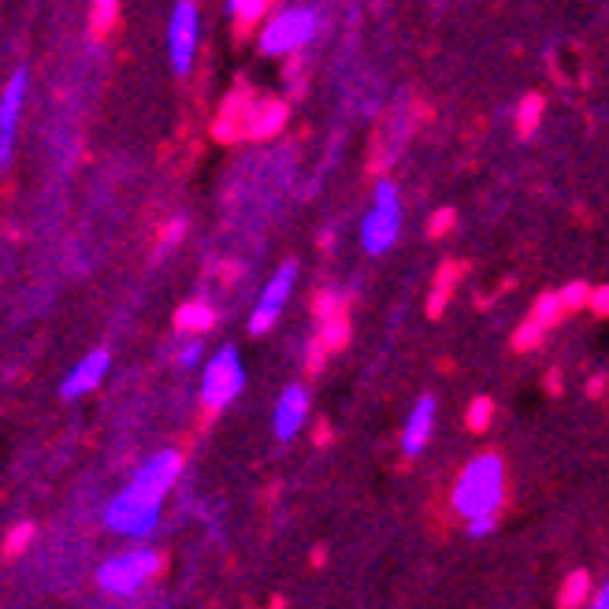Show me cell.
Segmentation results:
<instances>
[{
    "label": "cell",
    "instance_id": "7a4b0ae2",
    "mask_svg": "<svg viewBox=\"0 0 609 609\" xmlns=\"http://www.w3.org/2000/svg\"><path fill=\"white\" fill-rule=\"evenodd\" d=\"M502 498H506V465L498 454H479L461 468L457 484H454V513L468 520H479V517H495L502 509Z\"/></svg>",
    "mask_w": 609,
    "mask_h": 609
},
{
    "label": "cell",
    "instance_id": "5b68a950",
    "mask_svg": "<svg viewBox=\"0 0 609 609\" xmlns=\"http://www.w3.org/2000/svg\"><path fill=\"white\" fill-rule=\"evenodd\" d=\"M245 387V368H242V357L231 342H223L220 350L204 361V376H201V406L212 412H223L231 406L234 398L242 395Z\"/></svg>",
    "mask_w": 609,
    "mask_h": 609
},
{
    "label": "cell",
    "instance_id": "7c38bea8",
    "mask_svg": "<svg viewBox=\"0 0 609 609\" xmlns=\"http://www.w3.org/2000/svg\"><path fill=\"white\" fill-rule=\"evenodd\" d=\"M435 417H439L435 398H431V395L417 398V406H412L409 417H406V428H401V454H406V457H417L420 450L428 446L431 431H435Z\"/></svg>",
    "mask_w": 609,
    "mask_h": 609
},
{
    "label": "cell",
    "instance_id": "484cf974",
    "mask_svg": "<svg viewBox=\"0 0 609 609\" xmlns=\"http://www.w3.org/2000/svg\"><path fill=\"white\" fill-rule=\"evenodd\" d=\"M112 26H115V4H97L90 15V34L101 37L104 31H112Z\"/></svg>",
    "mask_w": 609,
    "mask_h": 609
},
{
    "label": "cell",
    "instance_id": "6da1fadb",
    "mask_svg": "<svg viewBox=\"0 0 609 609\" xmlns=\"http://www.w3.org/2000/svg\"><path fill=\"white\" fill-rule=\"evenodd\" d=\"M179 476H182L179 450H160V454L145 457L134 468L131 484L104 506V528L123 539H150L156 524H160V509L168 502L171 487L179 484Z\"/></svg>",
    "mask_w": 609,
    "mask_h": 609
},
{
    "label": "cell",
    "instance_id": "d4e9b609",
    "mask_svg": "<svg viewBox=\"0 0 609 609\" xmlns=\"http://www.w3.org/2000/svg\"><path fill=\"white\" fill-rule=\"evenodd\" d=\"M182 234H186V220H182V215H175V220H168V228L160 231V242H156V250H160V257H164V253H171L175 245H179Z\"/></svg>",
    "mask_w": 609,
    "mask_h": 609
},
{
    "label": "cell",
    "instance_id": "5bb4252c",
    "mask_svg": "<svg viewBox=\"0 0 609 609\" xmlns=\"http://www.w3.org/2000/svg\"><path fill=\"white\" fill-rule=\"evenodd\" d=\"M212 323H215V309L209 301H201V298L182 301L179 312H175V331H182V335H190V339H198V335H204V331H212Z\"/></svg>",
    "mask_w": 609,
    "mask_h": 609
},
{
    "label": "cell",
    "instance_id": "30bf717a",
    "mask_svg": "<svg viewBox=\"0 0 609 609\" xmlns=\"http://www.w3.org/2000/svg\"><path fill=\"white\" fill-rule=\"evenodd\" d=\"M108 368H112V353H108V350H93V353H86V357L78 361V365L64 376V383H60V398L75 401V398L93 395V390L104 383Z\"/></svg>",
    "mask_w": 609,
    "mask_h": 609
},
{
    "label": "cell",
    "instance_id": "8992f818",
    "mask_svg": "<svg viewBox=\"0 0 609 609\" xmlns=\"http://www.w3.org/2000/svg\"><path fill=\"white\" fill-rule=\"evenodd\" d=\"M398 234H401V198L395 182L383 179L376 186V193H372L368 215L361 220V245H365L372 257H379V253L395 250Z\"/></svg>",
    "mask_w": 609,
    "mask_h": 609
},
{
    "label": "cell",
    "instance_id": "e0dca14e",
    "mask_svg": "<svg viewBox=\"0 0 609 609\" xmlns=\"http://www.w3.org/2000/svg\"><path fill=\"white\" fill-rule=\"evenodd\" d=\"M346 339H350V323H346V317H335V320H323L320 323V335H317V342L323 350H342L346 346Z\"/></svg>",
    "mask_w": 609,
    "mask_h": 609
},
{
    "label": "cell",
    "instance_id": "8fae6325",
    "mask_svg": "<svg viewBox=\"0 0 609 609\" xmlns=\"http://www.w3.org/2000/svg\"><path fill=\"white\" fill-rule=\"evenodd\" d=\"M304 420H309V390H304L301 383H290V387L279 395V401H275V412H272L275 439L290 442L304 428Z\"/></svg>",
    "mask_w": 609,
    "mask_h": 609
},
{
    "label": "cell",
    "instance_id": "d6986e66",
    "mask_svg": "<svg viewBox=\"0 0 609 609\" xmlns=\"http://www.w3.org/2000/svg\"><path fill=\"white\" fill-rule=\"evenodd\" d=\"M34 535H37V532H34V524H31V520H23V524H15L12 532L4 535V554H8V557H19Z\"/></svg>",
    "mask_w": 609,
    "mask_h": 609
},
{
    "label": "cell",
    "instance_id": "4dcf8cb0",
    "mask_svg": "<svg viewBox=\"0 0 609 609\" xmlns=\"http://www.w3.org/2000/svg\"><path fill=\"white\" fill-rule=\"evenodd\" d=\"M591 609H609V579L602 587H598V595H595V602H591Z\"/></svg>",
    "mask_w": 609,
    "mask_h": 609
},
{
    "label": "cell",
    "instance_id": "9c48e42d",
    "mask_svg": "<svg viewBox=\"0 0 609 609\" xmlns=\"http://www.w3.org/2000/svg\"><path fill=\"white\" fill-rule=\"evenodd\" d=\"M294 279H298V264L294 261L279 264V272L268 279V287L261 290V298L250 312V335H264V331L275 328V320L283 317V309H287V301H290Z\"/></svg>",
    "mask_w": 609,
    "mask_h": 609
},
{
    "label": "cell",
    "instance_id": "1f68e13d",
    "mask_svg": "<svg viewBox=\"0 0 609 609\" xmlns=\"http://www.w3.org/2000/svg\"><path fill=\"white\" fill-rule=\"evenodd\" d=\"M272 606H275V609H283V602H272Z\"/></svg>",
    "mask_w": 609,
    "mask_h": 609
},
{
    "label": "cell",
    "instance_id": "f546056e",
    "mask_svg": "<svg viewBox=\"0 0 609 609\" xmlns=\"http://www.w3.org/2000/svg\"><path fill=\"white\" fill-rule=\"evenodd\" d=\"M450 223H454V212H450V209H442V212L435 215V220H431V234H442V231L450 228Z\"/></svg>",
    "mask_w": 609,
    "mask_h": 609
},
{
    "label": "cell",
    "instance_id": "4316f807",
    "mask_svg": "<svg viewBox=\"0 0 609 609\" xmlns=\"http://www.w3.org/2000/svg\"><path fill=\"white\" fill-rule=\"evenodd\" d=\"M546 328H539L535 320H528V323H520L517 328V350H532V346H539V335H543Z\"/></svg>",
    "mask_w": 609,
    "mask_h": 609
},
{
    "label": "cell",
    "instance_id": "2e32d148",
    "mask_svg": "<svg viewBox=\"0 0 609 609\" xmlns=\"http://www.w3.org/2000/svg\"><path fill=\"white\" fill-rule=\"evenodd\" d=\"M587 595H591V576H587L584 568H576V573H568L562 591H557V602H562V609H576V606H584Z\"/></svg>",
    "mask_w": 609,
    "mask_h": 609
},
{
    "label": "cell",
    "instance_id": "44dd1931",
    "mask_svg": "<svg viewBox=\"0 0 609 609\" xmlns=\"http://www.w3.org/2000/svg\"><path fill=\"white\" fill-rule=\"evenodd\" d=\"M204 342L201 339H186L182 346H179V368L186 372V368H201L204 365Z\"/></svg>",
    "mask_w": 609,
    "mask_h": 609
},
{
    "label": "cell",
    "instance_id": "4fadbf2b",
    "mask_svg": "<svg viewBox=\"0 0 609 609\" xmlns=\"http://www.w3.org/2000/svg\"><path fill=\"white\" fill-rule=\"evenodd\" d=\"M283 123H287V104L275 101V97H261V101H253L250 108H245L242 134H250V137H268V134L279 131Z\"/></svg>",
    "mask_w": 609,
    "mask_h": 609
},
{
    "label": "cell",
    "instance_id": "ac0fdd59",
    "mask_svg": "<svg viewBox=\"0 0 609 609\" xmlns=\"http://www.w3.org/2000/svg\"><path fill=\"white\" fill-rule=\"evenodd\" d=\"M562 317H565V309H562V298H557V294H543V298L535 301L532 320L539 323V328H550V323L562 320Z\"/></svg>",
    "mask_w": 609,
    "mask_h": 609
},
{
    "label": "cell",
    "instance_id": "cb8c5ba5",
    "mask_svg": "<svg viewBox=\"0 0 609 609\" xmlns=\"http://www.w3.org/2000/svg\"><path fill=\"white\" fill-rule=\"evenodd\" d=\"M539 112H543V101H539V97H524V104L517 108V123H520V131L532 134V131H535V123H539Z\"/></svg>",
    "mask_w": 609,
    "mask_h": 609
},
{
    "label": "cell",
    "instance_id": "ffe728a7",
    "mask_svg": "<svg viewBox=\"0 0 609 609\" xmlns=\"http://www.w3.org/2000/svg\"><path fill=\"white\" fill-rule=\"evenodd\" d=\"M465 420H468V428H473V431H484L490 420H495V401H490V398H473V406H468Z\"/></svg>",
    "mask_w": 609,
    "mask_h": 609
},
{
    "label": "cell",
    "instance_id": "52a82bcc",
    "mask_svg": "<svg viewBox=\"0 0 609 609\" xmlns=\"http://www.w3.org/2000/svg\"><path fill=\"white\" fill-rule=\"evenodd\" d=\"M198 45H201V12L193 0H182V4H175L171 23H168V56H171L175 75L193 71Z\"/></svg>",
    "mask_w": 609,
    "mask_h": 609
},
{
    "label": "cell",
    "instance_id": "ba28073f",
    "mask_svg": "<svg viewBox=\"0 0 609 609\" xmlns=\"http://www.w3.org/2000/svg\"><path fill=\"white\" fill-rule=\"evenodd\" d=\"M26 90H31V75H26V67H15L12 78L4 82V93H0V171H8V164H12V156H15V137H19V120H23Z\"/></svg>",
    "mask_w": 609,
    "mask_h": 609
},
{
    "label": "cell",
    "instance_id": "277c9868",
    "mask_svg": "<svg viewBox=\"0 0 609 609\" xmlns=\"http://www.w3.org/2000/svg\"><path fill=\"white\" fill-rule=\"evenodd\" d=\"M317 34H320V12L317 8L298 4V8H283V12L264 19L257 42H261L264 56H294Z\"/></svg>",
    "mask_w": 609,
    "mask_h": 609
},
{
    "label": "cell",
    "instance_id": "f1b7e54d",
    "mask_svg": "<svg viewBox=\"0 0 609 609\" xmlns=\"http://www.w3.org/2000/svg\"><path fill=\"white\" fill-rule=\"evenodd\" d=\"M591 309L598 312V317H609V287H598V290H591Z\"/></svg>",
    "mask_w": 609,
    "mask_h": 609
},
{
    "label": "cell",
    "instance_id": "9a60e30c",
    "mask_svg": "<svg viewBox=\"0 0 609 609\" xmlns=\"http://www.w3.org/2000/svg\"><path fill=\"white\" fill-rule=\"evenodd\" d=\"M228 12H231V19H234V31H239V34H250L257 23L264 26V19H268V4H264V0H234Z\"/></svg>",
    "mask_w": 609,
    "mask_h": 609
},
{
    "label": "cell",
    "instance_id": "603a6c76",
    "mask_svg": "<svg viewBox=\"0 0 609 609\" xmlns=\"http://www.w3.org/2000/svg\"><path fill=\"white\" fill-rule=\"evenodd\" d=\"M557 298H562V309H584L587 301H591V287H584V283H568L565 290H557Z\"/></svg>",
    "mask_w": 609,
    "mask_h": 609
},
{
    "label": "cell",
    "instance_id": "83f0119b",
    "mask_svg": "<svg viewBox=\"0 0 609 609\" xmlns=\"http://www.w3.org/2000/svg\"><path fill=\"white\" fill-rule=\"evenodd\" d=\"M498 528V517H479V520H468V535L473 539H487L490 532Z\"/></svg>",
    "mask_w": 609,
    "mask_h": 609
},
{
    "label": "cell",
    "instance_id": "3957f363",
    "mask_svg": "<svg viewBox=\"0 0 609 609\" xmlns=\"http://www.w3.org/2000/svg\"><path fill=\"white\" fill-rule=\"evenodd\" d=\"M160 565H164V557L156 554L153 546H137V550H126V554H115V557H108V562H101L93 576L104 595L131 598L160 573Z\"/></svg>",
    "mask_w": 609,
    "mask_h": 609
},
{
    "label": "cell",
    "instance_id": "7402d4cb",
    "mask_svg": "<svg viewBox=\"0 0 609 609\" xmlns=\"http://www.w3.org/2000/svg\"><path fill=\"white\" fill-rule=\"evenodd\" d=\"M317 317H320V323L323 320H335V317H346V312H342V294L320 290L317 294Z\"/></svg>",
    "mask_w": 609,
    "mask_h": 609
}]
</instances>
